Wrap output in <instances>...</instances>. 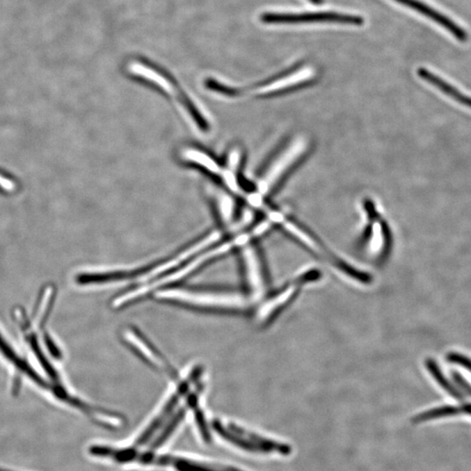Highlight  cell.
<instances>
[{
  "label": "cell",
  "mask_w": 471,
  "mask_h": 471,
  "mask_svg": "<svg viewBox=\"0 0 471 471\" xmlns=\"http://www.w3.org/2000/svg\"><path fill=\"white\" fill-rule=\"evenodd\" d=\"M319 277L318 271H305V273L300 275V276L294 278V280L288 282L284 285V287L280 288L277 292H275L271 301L264 304L262 308V322L264 325L271 323L273 319L276 318L281 311H283L285 307H287L292 301L296 298L301 289L305 284H308L309 282L314 281Z\"/></svg>",
  "instance_id": "obj_4"
},
{
  "label": "cell",
  "mask_w": 471,
  "mask_h": 471,
  "mask_svg": "<svg viewBox=\"0 0 471 471\" xmlns=\"http://www.w3.org/2000/svg\"><path fill=\"white\" fill-rule=\"evenodd\" d=\"M30 345L31 347H32L34 353H35L38 360H39V362H40L41 365H42L44 369L46 370V372L48 374H49V376L51 378H53V379L57 380L58 379L57 373L55 372V370L53 369V367H51L50 364L48 363L46 357H45L43 353L41 352L39 344H38L36 338L32 337V338L30 339Z\"/></svg>",
  "instance_id": "obj_16"
},
{
  "label": "cell",
  "mask_w": 471,
  "mask_h": 471,
  "mask_svg": "<svg viewBox=\"0 0 471 471\" xmlns=\"http://www.w3.org/2000/svg\"><path fill=\"white\" fill-rule=\"evenodd\" d=\"M453 377L454 380H455L456 383L459 385L461 388H463V390L465 392H467L468 394L471 395V386L469 383H467L465 380L463 379L462 376H460L459 374L457 373H454L453 374Z\"/></svg>",
  "instance_id": "obj_21"
},
{
  "label": "cell",
  "mask_w": 471,
  "mask_h": 471,
  "mask_svg": "<svg viewBox=\"0 0 471 471\" xmlns=\"http://www.w3.org/2000/svg\"><path fill=\"white\" fill-rule=\"evenodd\" d=\"M0 471H13V470H10L8 469H3V468H0Z\"/></svg>",
  "instance_id": "obj_23"
},
{
  "label": "cell",
  "mask_w": 471,
  "mask_h": 471,
  "mask_svg": "<svg viewBox=\"0 0 471 471\" xmlns=\"http://www.w3.org/2000/svg\"><path fill=\"white\" fill-rule=\"evenodd\" d=\"M0 352L2 353V355L4 356L6 359L10 360L13 364H15L17 369H19L20 372L26 374L31 380L33 381L37 385H39L40 387L42 388L46 385V381H45L42 378L32 369V367L27 365L25 362H23L22 359L19 358L12 347L8 345V343H6L4 339H3L1 335H0Z\"/></svg>",
  "instance_id": "obj_11"
},
{
  "label": "cell",
  "mask_w": 471,
  "mask_h": 471,
  "mask_svg": "<svg viewBox=\"0 0 471 471\" xmlns=\"http://www.w3.org/2000/svg\"><path fill=\"white\" fill-rule=\"evenodd\" d=\"M448 360L452 363L463 367L464 369L469 370L471 373V360L467 358V357L459 355V353H452L448 356Z\"/></svg>",
  "instance_id": "obj_19"
},
{
  "label": "cell",
  "mask_w": 471,
  "mask_h": 471,
  "mask_svg": "<svg viewBox=\"0 0 471 471\" xmlns=\"http://www.w3.org/2000/svg\"><path fill=\"white\" fill-rule=\"evenodd\" d=\"M417 74L419 77L422 79V80L429 82V84H431L436 88H438L440 91L443 93V94L449 96V97H452L453 99H455V101L461 103V104L469 106V108L471 109L470 96L463 95V93H461L458 90V89L453 87V86L449 83L448 81L442 80V79L439 77L438 75L432 73V72L426 70V68L424 67L418 68Z\"/></svg>",
  "instance_id": "obj_8"
},
{
  "label": "cell",
  "mask_w": 471,
  "mask_h": 471,
  "mask_svg": "<svg viewBox=\"0 0 471 471\" xmlns=\"http://www.w3.org/2000/svg\"><path fill=\"white\" fill-rule=\"evenodd\" d=\"M383 223L377 220L369 230L367 236V248L371 255L376 257H383L387 248V236Z\"/></svg>",
  "instance_id": "obj_9"
},
{
  "label": "cell",
  "mask_w": 471,
  "mask_h": 471,
  "mask_svg": "<svg viewBox=\"0 0 471 471\" xmlns=\"http://www.w3.org/2000/svg\"><path fill=\"white\" fill-rule=\"evenodd\" d=\"M223 181H225L227 186L230 188V190H232L234 192H238L239 190L238 179H237L235 172L232 170H225L223 173Z\"/></svg>",
  "instance_id": "obj_18"
},
{
  "label": "cell",
  "mask_w": 471,
  "mask_h": 471,
  "mask_svg": "<svg viewBox=\"0 0 471 471\" xmlns=\"http://www.w3.org/2000/svg\"><path fill=\"white\" fill-rule=\"evenodd\" d=\"M219 211L220 214L222 216L223 220H225V221H229L230 218H232L233 211L232 199L226 197V195H223V197H222V198L219 200Z\"/></svg>",
  "instance_id": "obj_17"
},
{
  "label": "cell",
  "mask_w": 471,
  "mask_h": 471,
  "mask_svg": "<svg viewBox=\"0 0 471 471\" xmlns=\"http://www.w3.org/2000/svg\"><path fill=\"white\" fill-rule=\"evenodd\" d=\"M211 426L212 429H214L223 439L232 443V445L239 447V448L244 450H246V452L266 453L264 449L261 448L259 445L249 441L248 439L243 438L241 436L237 435L235 433L229 431L226 426L223 425V422L218 420V419H215V420L211 422Z\"/></svg>",
  "instance_id": "obj_10"
},
{
  "label": "cell",
  "mask_w": 471,
  "mask_h": 471,
  "mask_svg": "<svg viewBox=\"0 0 471 471\" xmlns=\"http://www.w3.org/2000/svg\"><path fill=\"white\" fill-rule=\"evenodd\" d=\"M191 383V378H187V379L184 380H177V388H175V393L171 395L160 413L150 422L147 428L145 429V431L142 433V435L139 436V438L136 440L135 443H134V448H140V447L145 445L156 435V433L163 427L165 422L173 413L174 409L177 407L182 399L189 393Z\"/></svg>",
  "instance_id": "obj_5"
},
{
  "label": "cell",
  "mask_w": 471,
  "mask_h": 471,
  "mask_svg": "<svg viewBox=\"0 0 471 471\" xmlns=\"http://www.w3.org/2000/svg\"><path fill=\"white\" fill-rule=\"evenodd\" d=\"M184 157L185 159L199 165L212 174H219L221 172V168H220L218 163L211 157L201 150L197 149L185 150Z\"/></svg>",
  "instance_id": "obj_13"
},
{
  "label": "cell",
  "mask_w": 471,
  "mask_h": 471,
  "mask_svg": "<svg viewBox=\"0 0 471 471\" xmlns=\"http://www.w3.org/2000/svg\"><path fill=\"white\" fill-rule=\"evenodd\" d=\"M426 366H427L429 372L431 373L432 377L436 381V383H438L447 393H449L452 397L456 398V400H463V395L461 394L459 392L457 391L456 388H454L453 385L446 379L445 376H443L442 371L440 370L438 366L436 365L435 360H428L427 362H426Z\"/></svg>",
  "instance_id": "obj_14"
},
{
  "label": "cell",
  "mask_w": 471,
  "mask_h": 471,
  "mask_svg": "<svg viewBox=\"0 0 471 471\" xmlns=\"http://www.w3.org/2000/svg\"><path fill=\"white\" fill-rule=\"evenodd\" d=\"M240 160H241V153H240L239 150H233L232 152L229 154L228 159H227V168L233 172H236L237 170H238Z\"/></svg>",
  "instance_id": "obj_20"
},
{
  "label": "cell",
  "mask_w": 471,
  "mask_h": 471,
  "mask_svg": "<svg viewBox=\"0 0 471 471\" xmlns=\"http://www.w3.org/2000/svg\"><path fill=\"white\" fill-rule=\"evenodd\" d=\"M462 412L463 413L471 415V404L463 406L462 407Z\"/></svg>",
  "instance_id": "obj_22"
},
{
  "label": "cell",
  "mask_w": 471,
  "mask_h": 471,
  "mask_svg": "<svg viewBox=\"0 0 471 471\" xmlns=\"http://www.w3.org/2000/svg\"><path fill=\"white\" fill-rule=\"evenodd\" d=\"M308 147V140L302 136L292 140L284 147L268 165L262 177L260 178V194L266 195L273 191L294 165L305 156Z\"/></svg>",
  "instance_id": "obj_2"
},
{
  "label": "cell",
  "mask_w": 471,
  "mask_h": 471,
  "mask_svg": "<svg viewBox=\"0 0 471 471\" xmlns=\"http://www.w3.org/2000/svg\"><path fill=\"white\" fill-rule=\"evenodd\" d=\"M460 413H463L462 408L445 406V407L434 408L431 409V410L424 412V413L417 415L413 419V422L419 424V422L434 420V419L449 417V415H455Z\"/></svg>",
  "instance_id": "obj_15"
},
{
  "label": "cell",
  "mask_w": 471,
  "mask_h": 471,
  "mask_svg": "<svg viewBox=\"0 0 471 471\" xmlns=\"http://www.w3.org/2000/svg\"><path fill=\"white\" fill-rule=\"evenodd\" d=\"M261 22L269 25H297V24L333 23L343 25L362 26L364 19L360 16L349 15L335 12H315L302 13H266L261 16Z\"/></svg>",
  "instance_id": "obj_3"
},
{
  "label": "cell",
  "mask_w": 471,
  "mask_h": 471,
  "mask_svg": "<svg viewBox=\"0 0 471 471\" xmlns=\"http://www.w3.org/2000/svg\"><path fill=\"white\" fill-rule=\"evenodd\" d=\"M226 427L229 429V431L235 433V434L241 436L243 438L248 439L249 441L255 443L257 445H259L261 447V448L264 449L266 453L277 452L284 456L290 455L292 453V449L290 445L275 442L273 441V440L268 438H264L263 436L257 435L255 433L247 431V429L233 424V422H229V424L226 425Z\"/></svg>",
  "instance_id": "obj_7"
},
{
  "label": "cell",
  "mask_w": 471,
  "mask_h": 471,
  "mask_svg": "<svg viewBox=\"0 0 471 471\" xmlns=\"http://www.w3.org/2000/svg\"><path fill=\"white\" fill-rule=\"evenodd\" d=\"M88 453L93 456L110 458L120 463H137L146 465L170 466L177 471H243L234 467L199 463L174 456L139 452L135 448L118 449L109 446L93 445L89 447Z\"/></svg>",
  "instance_id": "obj_1"
},
{
  "label": "cell",
  "mask_w": 471,
  "mask_h": 471,
  "mask_svg": "<svg viewBox=\"0 0 471 471\" xmlns=\"http://www.w3.org/2000/svg\"><path fill=\"white\" fill-rule=\"evenodd\" d=\"M129 71L133 74L138 75V77L153 82L154 84L163 89L168 94H175L174 86L172 85L171 82L158 73V72L153 70L152 68L144 66L142 64H131L129 67Z\"/></svg>",
  "instance_id": "obj_12"
},
{
  "label": "cell",
  "mask_w": 471,
  "mask_h": 471,
  "mask_svg": "<svg viewBox=\"0 0 471 471\" xmlns=\"http://www.w3.org/2000/svg\"><path fill=\"white\" fill-rule=\"evenodd\" d=\"M394 1L406 6V8H410L415 12L421 13L422 15L427 17L429 19L438 24L439 26H442L443 29L452 33L457 40L460 41V42L464 43L469 40V34H468L463 27L457 25V24L454 22L452 19H449V17L445 16L442 13L436 11V9L432 8L431 6L425 4V3L420 1V0H394Z\"/></svg>",
  "instance_id": "obj_6"
}]
</instances>
